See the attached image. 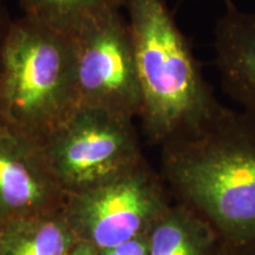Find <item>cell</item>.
<instances>
[{"mask_svg":"<svg viewBox=\"0 0 255 255\" xmlns=\"http://www.w3.org/2000/svg\"><path fill=\"white\" fill-rule=\"evenodd\" d=\"M146 142L161 146L202 126L221 107L167 0H124Z\"/></svg>","mask_w":255,"mask_h":255,"instance_id":"cell-2","label":"cell"},{"mask_svg":"<svg viewBox=\"0 0 255 255\" xmlns=\"http://www.w3.org/2000/svg\"><path fill=\"white\" fill-rule=\"evenodd\" d=\"M77 242L63 209L0 228V255H68Z\"/></svg>","mask_w":255,"mask_h":255,"instance_id":"cell-10","label":"cell"},{"mask_svg":"<svg viewBox=\"0 0 255 255\" xmlns=\"http://www.w3.org/2000/svg\"><path fill=\"white\" fill-rule=\"evenodd\" d=\"M78 107L75 36L13 19L0 68V124L44 143Z\"/></svg>","mask_w":255,"mask_h":255,"instance_id":"cell-3","label":"cell"},{"mask_svg":"<svg viewBox=\"0 0 255 255\" xmlns=\"http://www.w3.org/2000/svg\"><path fill=\"white\" fill-rule=\"evenodd\" d=\"M218 255H255V241L247 244H221Z\"/></svg>","mask_w":255,"mask_h":255,"instance_id":"cell-14","label":"cell"},{"mask_svg":"<svg viewBox=\"0 0 255 255\" xmlns=\"http://www.w3.org/2000/svg\"><path fill=\"white\" fill-rule=\"evenodd\" d=\"M98 255H149L146 235L123 242L117 246L97 250Z\"/></svg>","mask_w":255,"mask_h":255,"instance_id":"cell-12","label":"cell"},{"mask_svg":"<svg viewBox=\"0 0 255 255\" xmlns=\"http://www.w3.org/2000/svg\"><path fill=\"white\" fill-rule=\"evenodd\" d=\"M43 144L66 195L107 182L145 158L135 120L96 108L78 107Z\"/></svg>","mask_w":255,"mask_h":255,"instance_id":"cell-4","label":"cell"},{"mask_svg":"<svg viewBox=\"0 0 255 255\" xmlns=\"http://www.w3.org/2000/svg\"><path fill=\"white\" fill-rule=\"evenodd\" d=\"M149 255H218L221 241L212 226L173 202L146 234Z\"/></svg>","mask_w":255,"mask_h":255,"instance_id":"cell-9","label":"cell"},{"mask_svg":"<svg viewBox=\"0 0 255 255\" xmlns=\"http://www.w3.org/2000/svg\"><path fill=\"white\" fill-rule=\"evenodd\" d=\"M66 199L43 143L0 124V228L15 220L59 212Z\"/></svg>","mask_w":255,"mask_h":255,"instance_id":"cell-7","label":"cell"},{"mask_svg":"<svg viewBox=\"0 0 255 255\" xmlns=\"http://www.w3.org/2000/svg\"><path fill=\"white\" fill-rule=\"evenodd\" d=\"M12 20H13V18L9 15L8 9L5 5V0H0V68H1L2 51H4L5 41L7 38Z\"/></svg>","mask_w":255,"mask_h":255,"instance_id":"cell-13","label":"cell"},{"mask_svg":"<svg viewBox=\"0 0 255 255\" xmlns=\"http://www.w3.org/2000/svg\"><path fill=\"white\" fill-rule=\"evenodd\" d=\"M159 149V174L175 202L205 219L221 244L255 241L253 119L221 104L202 126Z\"/></svg>","mask_w":255,"mask_h":255,"instance_id":"cell-1","label":"cell"},{"mask_svg":"<svg viewBox=\"0 0 255 255\" xmlns=\"http://www.w3.org/2000/svg\"><path fill=\"white\" fill-rule=\"evenodd\" d=\"M68 255H98V252L90 245L78 241Z\"/></svg>","mask_w":255,"mask_h":255,"instance_id":"cell-15","label":"cell"},{"mask_svg":"<svg viewBox=\"0 0 255 255\" xmlns=\"http://www.w3.org/2000/svg\"><path fill=\"white\" fill-rule=\"evenodd\" d=\"M73 36L79 107L138 119L141 88L131 31L122 9L92 18Z\"/></svg>","mask_w":255,"mask_h":255,"instance_id":"cell-6","label":"cell"},{"mask_svg":"<svg viewBox=\"0 0 255 255\" xmlns=\"http://www.w3.org/2000/svg\"><path fill=\"white\" fill-rule=\"evenodd\" d=\"M171 203L163 177L144 158L107 182L68 195L63 214L78 241L105 250L144 237Z\"/></svg>","mask_w":255,"mask_h":255,"instance_id":"cell-5","label":"cell"},{"mask_svg":"<svg viewBox=\"0 0 255 255\" xmlns=\"http://www.w3.org/2000/svg\"><path fill=\"white\" fill-rule=\"evenodd\" d=\"M181 1H187V0H181ZM195 1H199V0H195ZM220 1H222L223 4H226V2H228V1H232V0H220Z\"/></svg>","mask_w":255,"mask_h":255,"instance_id":"cell-16","label":"cell"},{"mask_svg":"<svg viewBox=\"0 0 255 255\" xmlns=\"http://www.w3.org/2000/svg\"><path fill=\"white\" fill-rule=\"evenodd\" d=\"M21 15L75 34L92 18L123 9L124 0H17Z\"/></svg>","mask_w":255,"mask_h":255,"instance_id":"cell-11","label":"cell"},{"mask_svg":"<svg viewBox=\"0 0 255 255\" xmlns=\"http://www.w3.org/2000/svg\"><path fill=\"white\" fill-rule=\"evenodd\" d=\"M213 49L223 92L255 121V11L226 2L214 26Z\"/></svg>","mask_w":255,"mask_h":255,"instance_id":"cell-8","label":"cell"}]
</instances>
